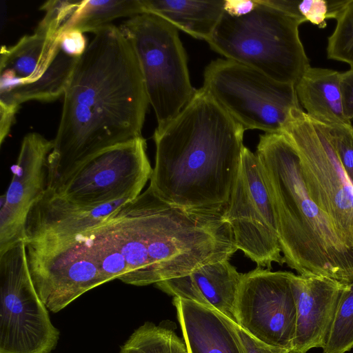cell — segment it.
<instances>
[{
    "instance_id": "cell-6",
    "label": "cell",
    "mask_w": 353,
    "mask_h": 353,
    "mask_svg": "<svg viewBox=\"0 0 353 353\" xmlns=\"http://www.w3.org/2000/svg\"><path fill=\"white\" fill-rule=\"evenodd\" d=\"M119 28L134 48L156 128L160 129L180 113L196 91L178 29L149 12L128 18Z\"/></svg>"
},
{
    "instance_id": "cell-20",
    "label": "cell",
    "mask_w": 353,
    "mask_h": 353,
    "mask_svg": "<svg viewBox=\"0 0 353 353\" xmlns=\"http://www.w3.org/2000/svg\"><path fill=\"white\" fill-rule=\"evenodd\" d=\"M340 74L310 67L295 84L298 100L312 120L326 125L351 123L343 112Z\"/></svg>"
},
{
    "instance_id": "cell-4",
    "label": "cell",
    "mask_w": 353,
    "mask_h": 353,
    "mask_svg": "<svg viewBox=\"0 0 353 353\" xmlns=\"http://www.w3.org/2000/svg\"><path fill=\"white\" fill-rule=\"evenodd\" d=\"M257 156L285 263L299 274L353 282V250L310 197L296 150L283 132L259 136Z\"/></svg>"
},
{
    "instance_id": "cell-30",
    "label": "cell",
    "mask_w": 353,
    "mask_h": 353,
    "mask_svg": "<svg viewBox=\"0 0 353 353\" xmlns=\"http://www.w3.org/2000/svg\"><path fill=\"white\" fill-rule=\"evenodd\" d=\"M61 49L66 54L79 58L85 52L88 44L83 33L77 30L61 32L58 37Z\"/></svg>"
},
{
    "instance_id": "cell-8",
    "label": "cell",
    "mask_w": 353,
    "mask_h": 353,
    "mask_svg": "<svg viewBox=\"0 0 353 353\" xmlns=\"http://www.w3.org/2000/svg\"><path fill=\"white\" fill-rule=\"evenodd\" d=\"M59 331L30 275L24 240L0 253V353H50Z\"/></svg>"
},
{
    "instance_id": "cell-16",
    "label": "cell",
    "mask_w": 353,
    "mask_h": 353,
    "mask_svg": "<svg viewBox=\"0 0 353 353\" xmlns=\"http://www.w3.org/2000/svg\"><path fill=\"white\" fill-rule=\"evenodd\" d=\"M134 199H123L97 208L80 206L46 188L31 208L25 226V242L73 236L103 223Z\"/></svg>"
},
{
    "instance_id": "cell-17",
    "label": "cell",
    "mask_w": 353,
    "mask_h": 353,
    "mask_svg": "<svg viewBox=\"0 0 353 353\" xmlns=\"http://www.w3.org/2000/svg\"><path fill=\"white\" fill-rule=\"evenodd\" d=\"M242 276L229 260H223L155 285L174 297L213 308L236 323L235 303Z\"/></svg>"
},
{
    "instance_id": "cell-34",
    "label": "cell",
    "mask_w": 353,
    "mask_h": 353,
    "mask_svg": "<svg viewBox=\"0 0 353 353\" xmlns=\"http://www.w3.org/2000/svg\"><path fill=\"white\" fill-rule=\"evenodd\" d=\"M256 5V0H226L225 11L232 15L241 16L252 11Z\"/></svg>"
},
{
    "instance_id": "cell-21",
    "label": "cell",
    "mask_w": 353,
    "mask_h": 353,
    "mask_svg": "<svg viewBox=\"0 0 353 353\" xmlns=\"http://www.w3.org/2000/svg\"><path fill=\"white\" fill-rule=\"evenodd\" d=\"M141 1L145 12L155 14L178 30L206 41L219 23L226 5V0Z\"/></svg>"
},
{
    "instance_id": "cell-5",
    "label": "cell",
    "mask_w": 353,
    "mask_h": 353,
    "mask_svg": "<svg viewBox=\"0 0 353 353\" xmlns=\"http://www.w3.org/2000/svg\"><path fill=\"white\" fill-rule=\"evenodd\" d=\"M256 2L243 15L225 11L207 42L227 59L295 85L310 67L299 34L302 23L263 0Z\"/></svg>"
},
{
    "instance_id": "cell-33",
    "label": "cell",
    "mask_w": 353,
    "mask_h": 353,
    "mask_svg": "<svg viewBox=\"0 0 353 353\" xmlns=\"http://www.w3.org/2000/svg\"><path fill=\"white\" fill-rule=\"evenodd\" d=\"M19 107L0 103V145L8 134Z\"/></svg>"
},
{
    "instance_id": "cell-22",
    "label": "cell",
    "mask_w": 353,
    "mask_h": 353,
    "mask_svg": "<svg viewBox=\"0 0 353 353\" xmlns=\"http://www.w3.org/2000/svg\"><path fill=\"white\" fill-rule=\"evenodd\" d=\"M79 58L66 54L60 48L48 70L38 80L0 93V103L19 107L28 101H50L58 99L63 95Z\"/></svg>"
},
{
    "instance_id": "cell-32",
    "label": "cell",
    "mask_w": 353,
    "mask_h": 353,
    "mask_svg": "<svg viewBox=\"0 0 353 353\" xmlns=\"http://www.w3.org/2000/svg\"><path fill=\"white\" fill-rule=\"evenodd\" d=\"M238 333L246 353H291L289 350L272 346L256 339L239 326Z\"/></svg>"
},
{
    "instance_id": "cell-11",
    "label": "cell",
    "mask_w": 353,
    "mask_h": 353,
    "mask_svg": "<svg viewBox=\"0 0 353 353\" xmlns=\"http://www.w3.org/2000/svg\"><path fill=\"white\" fill-rule=\"evenodd\" d=\"M223 216L230 224L237 250L270 270L285 263L276 220L260 161L243 148L238 174Z\"/></svg>"
},
{
    "instance_id": "cell-14",
    "label": "cell",
    "mask_w": 353,
    "mask_h": 353,
    "mask_svg": "<svg viewBox=\"0 0 353 353\" xmlns=\"http://www.w3.org/2000/svg\"><path fill=\"white\" fill-rule=\"evenodd\" d=\"M52 147L53 141L37 132L22 140L12 181L1 198L0 253L25 239L29 212L47 187L48 157Z\"/></svg>"
},
{
    "instance_id": "cell-13",
    "label": "cell",
    "mask_w": 353,
    "mask_h": 353,
    "mask_svg": "<svg viewBox=\"0 0 353 353\" xmlns=\"http://www.w3.org/2000/svg\"><path fill=\"white\" fill-rule=\"evenodd\" d=\"M287 271L257 267L243 274L236 303V324L250 335L291 352L296 305Z\"/></svg>"
},
{
    "instance_id": "cell-3",
    "label": "cell",
    "mask_w": 353,
    "mask_h": 353,
    "mask_svg": "<svg viewBox=\"0 0 353 353\" xmlns=\"http://www.w3.org/2000/svg\"><path fill=\"white\" fill-rule=\"evenodd\" d=\"M245 130L201 87L153 139L149 187L164 201L223 213L241 163Z\"/></svg>"
},
{
    "instance_id": "cell-25",
    "label": "cell",
    "mask_w": 353,
    "mask_h": 353,
    "mask_svg": "<svg viewBox=\"0 0 353 353\" xmlns=\"http://www.w3.org/2000/svg\"><path fill=\"white\" fill-rule=\"evenodd\" d=\"M263 1L299 20L301 23L308 21L316 25L319 28L326 27L327 19H336L349 1V0Z\"/></svg>"
},
{
    "instance_id": "cell-7",
    "label": "cell",
    "mask_w": 353,
    "mask_h": 353,
    "mask_svg": "<svg viewBox=\"0 0 353 353\" xmlns=\"http://www.w3.org/2000/svg\"><path fill=\"white\" fill-rule=\"evenodd\" d=\"M202 88L245 130L281 132L300 108L294 84L227 59L206 66Z\"/></svg>"
},
{
    "instance_id": "cell-15",
    "label": "cell",
    "mask_w": 353,
    "mask_h": 353,
    "mask_svg": "<svg viewBox=\"0 0 353 353\" xmlns=\"http://www.w3.org/2000/svg\"><path fill=\"white\" fill-rule=\"evenodd\" d=\"M296 311V332L291 353H306L325 346L344 284L333 279L290 273Z\"/></svg>"
},
{
    "instance_id": "cell-31",
    "label": "cell",
    "mask_w": 353,
    "mask_h": 353,
    "mask_svg": "<svg viewBox=\"0 0 353 353\" xmlns=\"http://www.w3.org/2000/svg\"><path fill=\"white\" fill-rule=\"evenodd\" d=\"M340 89L345 116L351 121L353 119V67L340 74Z\"/></svg>"
},
{
    "instance_id": "cell-23",
    "label": "cell",
    "mask_w": 353,
    "mask_h": 353,
    "mask_svg": "<svg viewBox=\"0 0 353 353\" xmlns=\"http://www.w3.org/2000/svg\"><path fill=\"white\" fill-rule=\"evenodd\" d=\"M145 13L141 0H82L61 32L77 30L94 33L121 17Z\"/></svg>"
},
{
    "instance_id": "cell-26",
    "label": "cell",
    "mask_w": 353,
    "mask_h": 353,
    "mask_svg": "<svg viewBox=\"0 0 353 353\" xmlns=\"http://www.w3.org/2000/svg\"><path fill=\"white\" fill-rule=\"evenodd\" d=\"M353 348V282L342 292L323 347L324 353H345Z\"/></svg>"
},
{
    "instance_id": "cell-10",
    "label": "cell",
    "mask_w": 353,
    "mask_h": 353,
    "mask_svg": "<svg viewBox=\"0 0 353 353\" xmlns=\"http://www.w3.org/2000/svg\"><path fill=\"white\" fill-rule=\"evenodd\" d=\"M152 170L141 136L94 155L50 190L76 205L97 208L137 197Z\"/></svg>"
},
{
    "instance_id": "cell-9",
    "label": "cell",
    "mask_w": 353,
    "mask_h": 353,
    "mask_svg": "<svg viewBox=\"0 0 353 353\" xmlns=\"http://www.w3.org/2000/svg\"><path fill=\"white\" fill-rule=\"evenodd\" d=\"M283 132L299 156L308 193L330 218L353 250V183L345 172L324 125L301 108L294 109Z\"/></svg>"
},
{
    "instance_id": "cell-27",
    "label": "cell",
    "mask_w": 353,
    "mask_h": 353,
    "mask_svg": "<svg viewBox=\"0 0 353 353\" xmlns=\"http://www.w3.org/2000/svg\"><path fill=\"white\" fill-rule=\"evenodd\" d=\"M336 20L335 29L327 39V57L353 67V0H349Z\"/></svg>"
},
{
    "instance_id": "cell-28",
    "label": "cell",
    "mask_w": 353,
    "mask_h": 353,
    "mask_svg": "<svg viewBox=\"0 0 353 353\" xmlns=\"http://www.w3.org/2000/svg\"><path fill=\"white\" fill-rule=\"evenodd\" d=\"M81 1L51 0L41 5L45 15L35 29V32L59 37Z\"/></svg>"
},
{
    "instance_id": "cell-24",
    "label": "cell",
    "mask_w": 353,
    "mask_h": 353,
    "mask_svg": "<svg viewBox=\"0 0 353 353\" xmlns=\"http://www.w3.org/2000/svg\"><path fill=\"white\" fill-rule=\"evenodd\" d=\"M119 353H188L184 341L167 326L145 322L130 335Z\"/></svg>"
},
{
    "instance_id": "cell-2",
    "label": "cell",
    "mask_w": 353,
    "mask_h": 353,
    "mask_svg": "<svg viewBox=\"0 0 353 353\" xmlns=\"http://www.w3.org/2000/svg\"><path fill=\"white\" fill-rule=\"evenodd\" d=\"M98 244L126 267L120 280L144 286L186 275L236 252L223 213L187 210L148 186L93 229Z\"/></svg>"
},
{
    "instance_id": "cell-19",
    "label": "cell",
    "mask_w": 353,
    "mask_h": 353,
    "mask_svg": "<svg viewBox=\"0 0 353 353\" xmlns=\"http://www.w3.org/2000/svg\"><path fill=\"white\" fill-rule=\"evenodd\" d=\"M60 50L58 37L38 32L22 37L0 54V93L38 80Z\"/></svg>"
},
{
    "instance_id": "cell-29",
    "label": "cell",
    "mask_w": 353,
    "mask_h": 353,
    "mask_svg": "<svg viewBox=\"0 0 353 353\" xmlns=\"http://www.w3.org/2000/svg\"><path fill=\"white\" fill-rule=\"evenodd\" d=\"M324 127L345 172L353 183V126L352 123L324 125Z\"/></svg>"
},
{
    "instance_id": "cell-18",
    "label": "cell",
    "mask_w": 353,
    "mask_h": 353,
    "mask_svg": "<svg viewBox=\"0 0 353 353\" xmlns=\"http://www.w3.org/2000/svg\"><path fill=\"white\" fill-rule=\"evenodd\" d=\"M173 303L188 353H246L231 319L190 300L174 297Z\"/></svg>"
},
{
    "instance_id": "cell-1",
    "label": "cell",
    "mask_w": 353,
    "mask_h": 353,
    "mask_svg": "<svg viewBox=\"0 0 353 353\" xmlns=\"http://www.w3.org/2000/svg\"><path fill=\"white\" fill-rule=\"evenodd\" d=\"M149 105L137 54L119 27L96 32L78 59L63 94L48 157L46 188L94 155L141 137Z\"/></svg>"
},
{
    "instance_id": "cell-12",
    "label": "cell",
    "mask_w": 353,
    "mask_h": 353,
    "mask_svg": "<svg viewBox=\"0 0 353 353\" xmlns=\"http://www.w3.org/2000/svg\"><path fill=\"white\" fill-rule=\"evenodd\" d=\"M35 289L48 310L57 313L86 292L107 283L98 263L68 237L26 242Z\"/></svg>"
}]
</instances>
